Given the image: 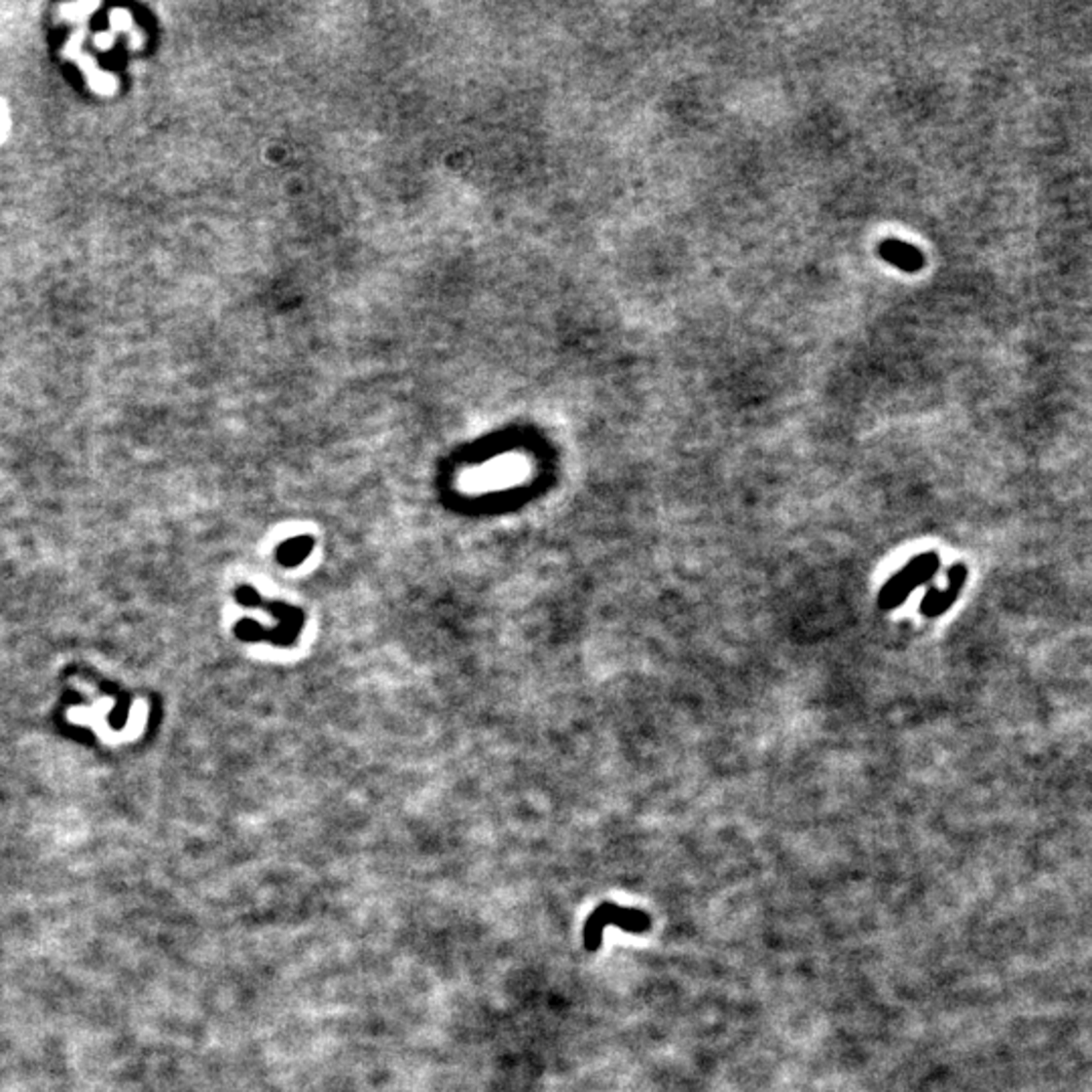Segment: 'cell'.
<instances>
[{
  "mask_svg": "<svg viewBox=\"0 0 1092 1092\" xmlns=\"http://www.w3.org/2000/svg\"><path fill=\"white\" fill-rule=\"evenodd\" d=\"M941 566V559L937 553H927L921 555L917 559L910 561L900 573L889 581V585L884 587L882 595H880V603L884 609H894L898 607L906 597L913 593L919 585L930 581L937 573Z\"/></svg>",
  "mask_w": 1092,
  "mask_h": 1092,
  "instance_id": "2",
  "label": "cell"
},
{
  "mask_svg": "<svg viewBox=\"0 0 1092 1092\" xmlns=\"http://www.w3.org/2000/svg\"><path fill=\"white\" fill-rule=\"evenodd\" d=\"M965 579H967V568H965V564H961V563H959V564H953L951 570H949V585H947V589H943V591H939V589L928 591L927 597H925L923 605H921V611H923L927 617H937V615L945 613V611L957 601V597H959L961 589H964V585H965Z\"/></svg>",
  "mask_w": 1092,
  "mask_h": 1092,
  "instance_id": "3",
  "label": "cell"
},
{
  "mask_svg": "<svg viewBox=\"0 0 1092 1092\" xmlns=\"http://www.w3.org/2000/svg\"><path fill=\"white\" fill-rule=\"evenodd\" d=\"M609 925L619 927L621 930H626V932L639 934V932H647L649 928H652V917L643 913V910H637V908H623V906H617V904H611V902H603L601 906H597L593 910L587 925H585L583 943H585V949L589 953L600 951L601 941H603L601 939L603 930Z\"/></svg>",
  "mask_w": 1092,
  "mask_h": 1092,
  "instance_id": "1",
  "label": "cell"
},
{
  "mask_svg": "<svg viewBox=\"0 0 1092 1092\" xmlns=\"http://www.w3.org/2000/svg\"><path fill=\"white\" fill-rule=\"evenodd\" d=\"M880 255L884 262L908 273H915L925 266V255L915 245L900 239H884L880 245Z\"/></svg>",
  "mask_w": 1092,
  "mask_h": 1092,
  "instance_id": "4",
  "label": "cell"
}]
</instances>
